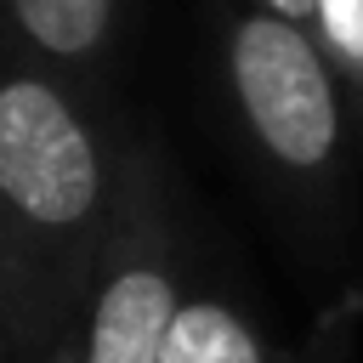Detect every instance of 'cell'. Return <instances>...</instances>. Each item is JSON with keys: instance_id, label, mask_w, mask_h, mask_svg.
Returning <instances> with one entry per match:
<instances>
[{"instance_id": "1", "label": "cell", "mask_w": 363, "mask_h": 363, "mask_svg": "<svg viewBox=\"0 0 363 363\" xmlns=\"http://www.w3.org/2000/svg\"><path fill=\"white\" fill-rule=\"evenodd\" d=\"M119 164L96 96L0 40V289L17 363H45L79 329Z\"/></svg>"}, {"instance_id": "2", "label": "cell", "mask_w": 363, "mask_h": 363, "mask_svg": "<svg viewBox=\"0 0 363 363\" xmlns=\"http://www.w3.org/2000/svg\"><path fill=\"white\" fill-rule=\"evenodd\" d=\"M221 79L233 96V119L272 182L301 199H335L346 170L352 102L312 28L238 0L221 17Z\"/></svg>"}, {"instance_id": "3", "label": "cell", "mask_w": 363, "mask_h": 363, "mask_svg": "<svg viewBox=\"0 0 363 363\" xmlns=\"http://www.w3.org/2000/svg\"><path fill=\"white\" fill-rule=\"evenodd\" d=\"M182 295V244L159 153L130 142L119 164L113 221L74 329V363H164Z\"/></svg>"}, {"instance_id": "4", "label": "cell", "mask_w": 363, "mask_h": 363, "mask_svg": "<svg viewBox=\"0 0 363 363\" xmlns=\"http://www.w3.org/2000/svg\"><path fill=\"white\" fill-rule=\"evenodd\" d=\"M125 0H0V40L96 96Z\"/></svg>"}, {"instance_id": "5", "label": "cell", "mask_w": 363, "mask_h": 363, "mask_svg": "<svg viewBox=\"0 0 363 363\" xmlns=\"http://www.w3.org/2000/svg\"><path fill=\"white\" fill-rule=\"evenodd\" d=\"M164 363H278V357L233 295L187 289L164 340Z\"/></svg>"}, {"instance_id": "6", "label": "cell", "mask_w": 363, "mask_h": 363, "mask_svg": "<svg viewBox=\"0 0 363 363\" xmlns=\"http://www.w3.org/2000/svg\"><path fill=\"white\" fill-rule=\"evenodd\" d=\"M312 40L329 57L357 125H363V0H318L312 11Z\"/></svg>"}, {"instance_id": "7", "label": "cell", "mask_w": 363, "mask_h": 363, "mask_svg": "<svg viewBox=\"0 0 363 363\" xmlns=\"http://www.w3.org/2000/svg\"><path fill=\"white\" fill-rule=\"evenodd\" d=\"M255 6H267V11H278L289 23H301V28H312V11H318V0H255Z\"/></svg>"}, {"instance_id": "8", "label": "cell", "mask_w": 363, "mask_h": 363, "mask_svg": "<svg viewBox=\"0 0 363 363\" xmlns=\"http://www.w3.org/2000/svg\"><path fill=\"white\" fill-rule=\"evenodd\" d=\"M0 363H17L11 357V323H6V289H0Z\"/></svg>"}, {"instance_id": "9", "label": "cell", "mask_w": 363, "mask_h": 363, "mask_svg": "<svg viewBox=\"0 0 363 363\" xmlns=\"http://www.w3.org/2000/svg\"><path fill=\"white\" fill-rule=\"evenodd\" d=\"M45 363H74V335H68L62 346H51V352H45Z\"/></svg>"}]
</instances>
